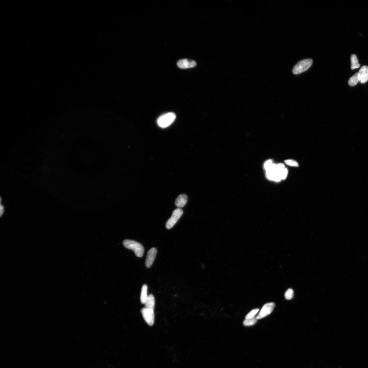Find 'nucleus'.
Here are the masks:
<instances>
[{
	"label": "nucleus",
	"mask_w": 368,
	"mask_h": 368,
	"mask_svg": "<svg viewBox=\"0 0 368 368\" xmlns=\"http://www.w3.org/2000/svg\"><path fill=\"white\" fill-rule=\"evenodd\" d=\"M123 244L127 249L133 250L137 257H143L144 252V248L139 243L131 240H125L123 242Z\"/></svg>",
	"instance_id": "nucleus-1"
},
{
	"label": "nucleus",
	"mask_w": 368,
	"mask_h": 368,
	"mask_svg": "<svg viewBox=\"0 0 368 368\" xmlns=\"http://www.w3.org/2000/svg\"><path fill=\"white\" fill-rule=\"evenodd\" d=\"M313 60L307 59L302 60L294 65L293 72L294 75H298L307 70L311 66Z\"/></svg>",
	"instance_id": "nucleus-2"
},
{
	"label": "nucleus",
	"mask_w": 368,
	"mask_h": 368,
	"mask_svg": "<svg viewBox=\"0 0 368 368\" xmlns=\"http://www.w3.org/2000/svg\"><path fill=\"white\" fill-rule=\"evenodd\" d=\"M176 118V114L174 113H168L159 117L157 120V124L160 127L165 128L172 124Z\"/></svg>",
	"instance_id": "nucleus-3"
},
{
	"label": "nucleus",
	"mask_w": 368,
	"mask_h": 368,
	"mask_svg": "<svg viewBox=\"0 0 368 368\" xmlns=\"http://www.w3.org/2000/svg\"><path fill=\"white\" fill-rule=\"evenodd\" d=\"M183 214V211L181 208L174 210L172 214L171 217L166 223V227L167 229H170L172 228L181 218Z\"/></svg>",
	"instance_id": "nucleus-4"
},
{
	"label": "nucleus",
	"mask_w": 368,
	"mask_h": 368,
	"mask_svg": "<svg viewBox=\"0 0 368 368\" xmlns=\"http://www.w3.org/2000/svg\"><path fill=\"white\" fill-rule=\"evenodd\" d=\"M141 312L146 323L150 326L153 325L154 320V310L144 307L141 310Z\"/></svg>",
	"instance_id": "nucleus-5"
},
{
	"label": "nucleus",
	"mask_w": 368,
	"mask_h": 368,
	"mask_svg": "<svg viewBox=\"0 0 368 368\" xmlns=\"http://www.w3.org/2000/svg\"><path fill=\"white\" fill-rule=\"evenodd\" d=\"M275 307V304L273 302L268 303L264 304L258 315L256 317V319L259 320L263 318L270 314L273 311Z\"/></svg>",
	"instance_id": "nucleus-6"
},
{
	"label": "nucleus",
	"mask_w": 368,
	"mask_h": 368,
	"mask_svg": "<svg viewBox=\"0 0 368 368\" xmlns=\"http://www.w3.org/2000/svg\"><path fill=\"white\" fill-rule=\"evenodd\" d=\"M157 253V250L155 248H152L149 250L145 260V266L147 268H151L154 263Z\"/></svg>",
	"instance_id": "nucleus-7"
},
{
	"label": "nucleus",
	"mask_w": 368,
	"mask_h": 368,
	"mask_svg": "<svg viewBox=\"0 0 368 368\" xmlns=\"http://www.w3.org/2000/svg\"><path fill=\"white\" fill-rule=\"evenodd\" d=\"M196 65V62L195 61L187 59L180 60L177 62V66L181 69L193 68L195 67Z\"/></svg>",
	"instance_id": "nucleus-8"
},
{
	"label": "nucleus",
	"mask_w": 368,
	"mask_h": 368,
	"mask_svg": "<svg viewBox=\"0 0 368 368\" xmlns=\"http://www.w3.org/2000/svg\"><path fill=\"white\" fill-rule=\"evenodd\" d=\"M358 73L359 82L362 84L366 83L368 81V67L367 65L362 66Z\"/></svg>",
	"instance_id": "nucleus-9"
},
{
	"label": "nucleus",
	"mask_w": 368,
	"mask_h": 368,
	"mask_svg": "<svg viewBox=\"0 0 368 368\" xmlns=\"http://www.w3.org/2000/svg\"><path fill=\"white\" fill-rule=\"evenodd\" d=\"M187 201V196L184 194H181L177 197L174 204L177 207H178L179 208H181L185 205Z\"/></svg>",
	"instance_id": "nucleus-10"
},
{
	"label": "nucleus",
	"mask_w": 368,
	"mask_h": 368,
	"mask_svg": "<svg viewBox=\"0 0 368 368\" xmlns=\"http://www.w3.org/2000/svg\"><path fill=\"white\" fill-rule=\"evenodd\" d=\"M145 307L147 309L154 310L155 305V299L154 297L152 294H150L148 297V298L145 304Z\"/></svg>",
	"instance_id": "nucleus-11"
},
{
	"label": "nucleus",
	"mask_w": 368,
	"mask_h": 368,
	"mask_svg": "<svg viewBox=\"0 0 368 368\" xmlns=\"http://www.w3.org/2000/svg\"><path fill=\"white\" fill-rule=\"evenodd\" d=\"M147 289L148 287L147 285L145 284L141 288L140 299L141 302L142 304H145L148 298Z\"/></svg>",
	"instance_id": "nucleus-12"
},
{
	"label": "nucleus",
	"mask_w": 368,
	"mask_h": 368,
	"mask_svg": "<svg viewBox=\"0 0 368 368\" xmlns=\"http://www.w3.org/2000/svg\"><path fill=\"white\" fill-rule=\"evenodd\" d=\"M351 69L354 70L358 68L360 66L357 57L355 54H353L351 56Z\"/></svg>",
	"instance_id": "nucleus-13"
},
{
	"label": "nucleus",
	"mask_w": 368,
	"mask_h": 368,
	"mask_svg": "<svg viewBox=\"0 0 368 368\" xmlns=\"http://www.w3.org/2000/svg\"><path fill=\"white\" fill-rule=\"evenodd\" d=\"M359 82V80L358 73H356L349 79L348 84L351 86H354L356 85Z\"/></svg>",
	"instance_id": "nucleus-14"
},
{
	"label": "nucleus",
	"mask_w": 368,
	"mask_h": 368,
	"mask_svg": "<svg viewBox=\"0 0 368 368\" xmlns=\"http://www.w3.org/2000/svg\"><path fill=\"white\" fill-rule=\"evenodd\" d=\"M257 319L256 317H253L251 318L248 319H245L244 321L243 324L244 325L246 326H252L257 323Z\"/></svg>",
	"instance_id": "nucleus-15"
},
{
	"label": "nucleus",
	"mask_w": 368,
	"mask_h": 368,
	"mask_svg": "<svg viewBox=\"0 0 368 368\" xmlns=\"http://www.w3.org/2000/svg\"><path fill=\"white\" fill-rule=\"evenodd\" d=\"M259 311V309H255L252 310L245 316V319H248L254 317L257 314Z\"/></svg>",
	"instance_id": "nucleus-16"
},
{
	"label": "nucleus",
	"mask_w": 368,
	"mask_h": 368,
	"mask_svg": "<svg viewBox=\"0 0 368 368\" xmlns=\"http://www.w3.org/2000/svg\"><path fill=\"white\" fill-rule=\"evenodd\" d=\"M294 295L293 291L291 289H288L285 293V298L287 300H290L293 298Z\"/></svg>",
	"instance_id": "nucleus-17"
},
{
	"label": "nucleus",
	"mask_w": 368,
	"mask_h": 368,
	"mask_svg": "<svg viewBox=\"0 0 368 368\" xmlns=\"http://www.w3.org/2000/svg\"><path fill=\"white\" fill-rule=\"evenodd\" d=\"M285 162L286 164L291 166L298 167L299 166L298 162H297L296 161L293 160H286L285 161Z\"/></svg>",
	"instance_id": "nucleus-18"
},
{
	"label": "nucleus",
	"mask_w": 368,
	"mask_h": 368,
	"mask_svg": "<svg viewBox=\"0 0 368 368\" xmlns=\"http://www.w3.org/2000/svg\"><path fill=\"white\" fill-rule=\"evenodd\" d=\"M285 168V166L282 163H279L276 165L275 171L277 172L281 173L282 172Z\"/></svg>",
	"instance_id": "nucleus-19"
},
{
	"label": "nucleus",
	"mask_w": 368,
	"mask_h": 368,
	"mask_svg": "<svg viewBox=\"0 0 368 368\" xmlns=\"http://www.w3.org/2000/svg\"><path fill=\"white\" fill-rule=\"evenodd\" d=\"M282 179L281 173L275 171L273 181H275L279 182Z\"/></svg>",
	"instance_id": "nucleus-20"
},
{
	"label": "nucleus",
	"mask_w": 368,
	"mask_h": 368,
	"mask_svg": "<svg viewBox=\"0 0 368 368\" xmlns=\"http://www.w3.org/2000/svg\"><path fill=\"white\" fill-rule=\"evenodd\" d=\"M5 207L3 205V204H2V198H1V203H0V216L2 217L5 213Z\"/></svg>",
	"instance_id": "nucleus-21"
},
{
	"label": "nucleus",
	"mask_w": 368,
	"mask_h": 368,
	"mask_svg": "<svg viewBox=\"0 0 368 368\" xmlns=\"http://www.w3.org/2000/svg\"><path fill=\"white\" fill-rule=\"evenodd\" d=\"M288 174V170L287 168H285L281 173L282 177V179L283 180L285 179L286 177H287Z\"/></svg>",
	"instance_id": "nucleus-22"
},
{
	"label": "nucleus",
	"mask_w": 368,
	"mask_h": 368,
	"mask_svg": "<svg viewBox=\"0 0 368 368\" xmlns=\"http://www.w3.org/2000/svg\"><path fill=\"white\" fill-rule=\"evenodd\" d=\"M273 164L272 161L271 160H268L264 163V168L265 170L268 168Z\"/></svg>",
	"instance_id": "nucleus-23"
}]
</instances>
